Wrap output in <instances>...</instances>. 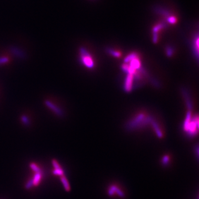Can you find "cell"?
I'll return each mask as SVG.
<instances>
[{
	"label": "cell",
	"instance_id": "obj_13",
	"mask_svg": "<svg viewBox=\"0 0 199 199\" xmlns=\"http://www.w3.org/2000/svg\"><path fill=\"white\" fill-rule=\"evenodd\" d=\"M109 53L111 54L112 55L116 57H119V56H120V53H119V52H115V51H113L112 50H109Z\"/></svg>",
	"mask_w": 199,
	"mask_h": 199
},
{
	"label": "cell",
	"instance_id": "obj_7",
	"mask_svg": "<svg viewBox=\"0 0 199 199\" xmlns=\"http://www.w3.org/2000/svg\"><path fill=\"white\" fill-rule=\"evenodd\" d=\"M42 178V173L41 172H35V175L33 180V185L37 186L40 184V181Z\"/></svg>",
	"mask_w": 199,
	"mask_h": 199
},
{
	"label": "cell",
	"instance_id": "obj_11",
	"mask_svg": "<svg viewBox=\"0 0 199 199\" xmlns=\"http://www.w3.org/2000/svg\"><path fill=\"white\" fill-rule=\"evenodd\" d=\"M52 164H53V167H54V169L61 168L60 165L58 163V162L55 159H53V160H52Z\"/></svg>",
	"mask_w": 199,
	"mask_h": 199
},
{
	"label": "cell",
	"instance_id": "obj_3",
	"mask_svg": "<svg viewBox=\"0 0 199 199\" xmlns=\"http://www.w3.org/2000/svg\"><path fill=\"white\" fill-rule=\"evenodd\" d=\"M133 77H134V75L128 74V75L126 78L124 88L125 91H126L127 92L130 91L132 88Z\"/></svg>",
	"mask_w": 199,
	"mask_h": 199
},
{
	"label": "cell",
	"instance_id": "obj_9",
	"mask_svg": "<svg viewBox=\"0 0 199 199\" xmlns=\"http://www.w3.org/2000/svg\"><path fill=\"white\" fill-rule=\"evenodd\" d=\"M53 172L54 175H59L60 177L62 175H64V172L62 168H59V169H54Z\"/></svg>",
	"mask_w": 199,
	"mask_h": 199
},
{
	"label": "cell",
	"instance_id": "obj_8",
	"mask_svg": "<svg viewBox=\"0 0 199 199\" xmlns=\"http://www.w3.org/2000/svg\"><path fill=\"white\" fill-rule=\"evenodd\" d=\"M30 167L35 172H41V170L38 166L34 163L30 164Z\"/></svg>",
	"mask_w": 199,
	"mask_h": 199
},
{
	"label": "cell",
	"instance_id": "obj_5",
	"mask_svg": "<svg viewBox=\"0 0 199 199\" xmlns=\"http://www.w3.org/2000/svg\"><path fill=\"white\" fill-rule=\"evenodd\" d=\"M60 180L66 191H69L70 190V186L66 177L64 175H62L60 177Z\"/></svg>",
	"mask_w": 199,
	"mask_h": 199
},
{
	"label": "cell",
	"instance_id": "obj_1",
	"mask_svg": "<svg viewBox=\"0 0 199 199\" xmlns=\"http://www.w3.org/2000/svg\"><path fill=\"white\" fill-rule=\"evenodd\" d=\"M80 61L84 66L89 69H91L94 66L93 57L85 49H80Z\"/></svg>",
	"mask_w": 199,
	"mask_h": 199
},
{
	"label": "cell",
	"instance_id": "obj_4",
	"mask_svg": "<svg viewBox=\"0 0 199 199\" xmlns=\"http://www.w3.org/2000/svg\"><path fill=\"white\" fill-rule=\"evenodd\" d=\"M108 193L110 196L114 195L116 194L119 195L121 198H124V192L121 190L119 188H118L117 186L116 185L111 186L110 188L108 189Z\"/></svg>",
	"mask_w": 199,
	"mask_h": 199
},
{
	"label": "cell",
	"instance_id": "obj_12",
	"mask_svg": "<svg viewBox=\"0 0 199 199\" xmlns=\"http://www.w3.org/2000/svg\"><path fill=\"white\" fill-rule=\"evenodd\" d=\"M32 185H33V180L32 179L27 183V184L26 185V188L27 189H29L31 188Z\"/></svg>",
	"mask_w": 199,
	"mask_h": 199
},
{
	"label": "cell",
	"instance_id": "obj_10",
	"mask_svg": "<svg viewBox=\"0 0 199 199\" xmlns=\"http://www.w3.org/2000/svg\"><path fill=\"white\" fill-rule=\"evenodd\" d=\"M169 160H170V158L169 157V156L168 155H165L164 156L163 158V159H162V162H163V164H168L169 162Z\"/></svg>",
	"mask_w": 199,
	"mask_h": 199
},
{
	"label": "cell",
	"instance_id": "obj_6",
	"mask_svg": "<svg viewBox=\"0 0 199 199\" xmlns=\"http://www.w3.org/2000/svg\"><path fill=\"white\" fill-rule=\"evenodd\" d=\"M151 124H152L153 128H154L155 131V132L157 133V136L158 137L161 138L163 136V134H162V132H161L160 129H159V126L158 125V124H157L154 121H153V119H152L151 121Z\"/></svg>",
	"mask_w": 199,
	"mask_h": 199
},
{
	"label": "cell",
	"instance_id": "obj_14",
	"mask_svg": "<svg viewBox=\"0 0 199 199\" xmlns=\"http://www.w3.org/2000/svg\"><path fill=\"white\" fill-rule=\"evenodd\" d=\"M167 53L168 56L170 57L172 54V49L171 48H168V49H167Z\"/></svg>",
	"mask_w": 199,
	"mask_h": 199
},
{
	"label": "cell",
	"instance_id": "obj_2",
	"mask_svg": "<svg viewBox=\"0 0 199 199\" xmlns=\"http://www.w3.org/2000/svg\"><path fill=\"white\" fill-rule=\"evenodd\" d=\"M199 128V119L196 116L194 119H191L190 122L186 126L184 127V129L187 133L190 136H194L198 133Z\"/></svg>",
	"mask_w": 199,
	"mask_h": 199
}]
</instances>
